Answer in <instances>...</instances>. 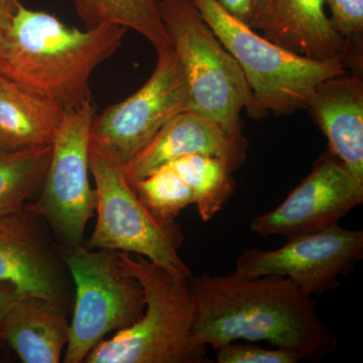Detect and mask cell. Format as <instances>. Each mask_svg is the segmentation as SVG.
<instances>
[{
	"label": "cell",
	"instance_id": "3957f363",
	"mask_svg": "<svg viewBox=\"0 0 363 363\" xmlns=\"http://www.w3.org/2000/svg\"><path fill=\"white\" fill-rule=\"evenodd\" d=\"M119 262L145 292L143 316L128 328L98 344L86 363H205L206 347L196 345L195 303L191 277L142 255L117 252Z\"/></svg>",
	"mask_w": 363,
	"mask_h": 363
},
{
	"label": "cell",
	"instance_id": "484cf974",
	"mask_svg": "<svg viewBox=\"0 0 363 363\" xmlns=\"http://www.w3.org/2000/svg\"><path fill=\"white\" fill-rule=\"evenodd\" d=\"M20 294L9 284L0 281V321L6 316Z\"/></svg>",
	"mask_w": 363,
	"mask_h": 363
},
{
	"label": "cell",
	"instance_id": "4316f807",
	"mask_svg": "<svg viewBox=\"0 0 363 363\" xmlns=\"http://www.w3.org/2000/svg\"><path fill=\"white\" fill-rule=\"evenodd\" d=\"M7 348H9V345H7L6 341L0 336V362H2V360L6 358ZM9 350H11V348H9Z\"/></svg>",
	"mask_w": 363,
	"mask_h": 363
},
{
	"label": "cell",
	"instance_id": "e0dca14e",
	"mask_svg": "<svg viewBox=\"0 0 363 363\" xmlns=\"http://www.w3.org/2000/svg\"><path fill=\"white\" fill-rule=\"evenodd\" d=\"M64 114L0 74V152L52 145Z\"/></svg>",
	"mask_w": 363,
	"mask_h": 363
},
{
	"label": "cell",
	"instance_id": "cb8c5ba5",
	"mask_svg": "<svg viewBox=\"0 0 363 363\" xmlns=\"http://www.w3.org/2000/svg\"><path fill=\"white\" fill-rule=\"evenodd\" d=\"M229 13L253 30H259L271 0H218Z\"/></svg>",
	"mask_w": 363,
	"mask_h": 363
},
{
	"label": "cell",
	"instance_id": "52a82bcc",
	"mask_svg": "<svg viewBox=\"0 0 363 363\" xmlns=\"http://www.w3.org/2000/svg\"><path fill=\"white\" fill-rule=\"evenodd\" d=\"M89 169L95 182L97 221L86 247L142 255L192 276L179 255L184 240L181 227L150 211L126 179L123 164L90 147Z\"/></svg>",
	"mask_w": 363,
	"mask_h": 363
},
{
	"label": "cell",
	"instance_id": "603a6c76",
	"mask_svg": "<svg viewBox=\"0 0 363 363\" xmlns=\"http://www.w3.org/2000/svg\"><path fill=\"white\" fill-rule=\"evenodd\" d=\"M301 357L293 351L266 350L255 344H225L217 350L218 363H297Z\"/></svg>",
	"mask_w": 363,
	"mask_h": 363
},
{
	"label": "cell",
	"instance_id": "5bb4252c",
	"mask_svg": "<svg viewBox=\"0 0 363 363\" xmlns=\"http://www.w3.org/2000/svg\"><path fill=\"white\" fill-rule=\"evenodd\" d=\"M328 140L329 150L363 183V80L347 73L325 79L307 108Z\"/></svg>",
	"mask_w": 363,
	"mask_h": 363
},
{
	"label": "cell",
	"instance_id": "7402d4cb",
	"mask_svg": "<svg viewBox=\"0 0 363 363\" xmlns=\"http://www.w3.org/2000/svg\"><path fill=\"white\" fill-rule=\"evenodd\" d=\"M329 20L346 45L345 67L351 73L363 70V0H325Z\"/></svg>",
	"mask_w": 363,
	"mask_h": 363
},
{
	"label": "cell",
	"instance_id": "9c48e42d",
	"mask_svg": "<svg viewBox=\"0 0 363 363\" xmlns=\"http://www.w3.org/2000/svg\"><path fill=\"white\" fill-rule=\"evenodd\" d=\"M149 80L123 101L95 114L90 147L125 166L177 114L190 111V91L173 49L157 52Z\"/></svg>",
	"mask_w": 363,
	"mask_h": 363
},
{
	"label": "cell",
	"instance_id": "30bf717a",
	"mask_svg": "<svg viewBox=\"0 0 363 363\" xmlns=\"http://www.w3.org/2000/svg\"><path fill=\"white\" fill-rule=\"evenodd\" d=\"M363 257V231L335 225L289 238L276 250L252 247L236 260L235 271L248 277H286L310 295L340 286L339 277L353 272Z\"/></svg>",
	"mask_w": 363,
	"mask_h": 363
},
{
	"label": "cell",
	"instance_id": "7c38bea8",
	"mask_svg": "<svg viewBox=\"0 0 363 363\" xmlns=\"http://www.w3.org/2000/svg\"><path fill=\"white\" fill-rule=\"evenodd\" d=\"M38 215L23 208L0 217V281L72 311L74 286L58 243Z\"/></svg>",
	"mask_w": 363,
	"mask_h": 363
},
{
	"label": "cell",
	"instance_id": "ffe728a7",
	"mask_svg": "<svg viewBox=\"0 0 363 363\" xmlns=\"http://www.w3.org/2000/svg\"><path fill=\"white\" fill-rule=\"evenodd\" d=\"M51 154L52 145L0 152V217L20 211L39 194Z\"/></svg>",
	"mask_w": 363,
	"mask_h": 363
},
{
	"label": "cell",
	"instance_id": "5b68a950",
	"mask_svg": "<svg viewBox=\"0 0 363 363\" xmlns=\"http://www.w3.org/2000/svg\"><path fill=\"white\" fill-rule=\"evenodd\" d=\"M157 9L187 80L190 111L242 133L250 90L238 62L191 0H157Z\"/></svg>",
	"mask_w": 363,
	"mask_h": 363
},
{
	"label": "cell",
	"instance_id": "9a60e30c",
	"mask_svg": "<svg viewBox=\"0 0 363 363\" xmlns=\"http://www.w3.org/2000/svg\"><path fill=\"white\" fill-rule=\"evenodd\" d=\"M259 30L298 56L317 62L340 61L345 66V42L331 25L325 0H271Z\"/></svg>",
	"mask_w": 363,
	"mask_h": 363
},
{
	"label": "cell",
	"instance_id": "d6986e66",
	"mask_svg": "<svg viewBox=\"0 0 363 363\" xmlns=\"http://www.w3.org/2000/svg\"><path fill=\"white\" fill-rule=\"evenodd\" d=\"M168 164L192 191L202 221L211 220L235 192L233 169L220 157L191 155Z\"/></svg>",
	"mask_w": 363,
	"mask_h": 363
},
{
	"label": "cell",
	"instance_id": "8fae6325",
	"mask_svg": "<svg viewBox=\"0 0 363 363\" xmlns=\"http://www.w3.org/2000/svg\"><path fill=\"white\" fill-rule=\"evenodd\" d=\"M362 202V182L328 150L278 207L252 219L250 228L264 238L281 235L289 240L338 224Z\"/></svg>",
	"mask_w": 363,
	"mask_h": 363
},
{
	"label": "cell",
	"instance_id": "ba28073f",
	"mask_svg": "<svg viewBox=\"0 0 363 363\" xmlns=\"http://www.w3.org/2000/svg\"><path fill=\"white\" fill-rule=\"evenodd\" d=\"M95 114L93 102L65 112L42 188L35 201L25 206L45 221L60 247L82 245L95 213L96 194L89 183L90 126Z\"/></svg>",
	"mask_w": 363,
	"mask_h": 363
},
{
	"label": "cell",
	"instance_id": "44dd1931",
	"mask_svg": "<svg viewBox=\"0 0 363 363\" xmlns=\"http://www.w3.org/2000/svg\"><path fill=\"white\" fill-rule=\"evenodd\" d=\"M136 194L155 216L162 221L175 222L182 210L194 204V196L169 164L133 184Z\"/></svg>",
	"mask_w": 363,
	"mask_h": 363
},
{
	"label": "cell",
	"instance_id": "7a4b0ae2",
	"mask_svg": "<svg viewBox=\"0 0 363 363\" xmlns=\"http://www.w3.org/2000/svg\"><path fill=\"white\" fill-rule=\"evenodd\" d=\"M126 32L113 25L81 30L21 6L0 39V74L64 112L75 111L92 102L91 76Z\"/></svg>",
	"mask_w": 363,
	"mask_h": 363
},
{
	"label": "cell",
	"instance_id": "4fadbf2b",
	"mask_svg": "<svg viewBox=\"0 0 363 363\" xmlns=\"http://www.w3.org/2000/svg\"><path fill=\"white\" fill-rule=\"evenodd\" d=\"M247 150V140L242 133H229L211 119L185 111L173 117L124 166V174L133 185L160 167L191 155L220 157L234 172L245 164Z\"/></svg>",
	"mask_w": 363,
	"mask_h": 363
},
{
	"label": "cell",
	"instance_id": "d4e9b609",
	"mask_svg": "<svg viewBox=\"0 0 363 363\" xmlns=\"http://www.w3.org/2000/svg\"><path fill=\"white\" fill-rule=\"evenodd\" d=\"M23 6L20 0H0V39L11 28L14 16Z\"/></svg>",
	"mask_w": 363,
	"mask_h": 363
},
{
	"label": "cell",
	"instance_id": "6da1fadb",
	"mask_svg": "<svg viewBox=\"0 0 363 363\" xmlns=\"http://www.w3.org/2000/svg\"><path fill=\"white\" fill-rule=\"evenodd\" d=\"M196 345L218 350L235 340L267 341L302 360H320L336 341L317 311L313 296L286 277H191Z\"/></svg>",
	"mask_w": 363,
	"mask_h": 363
},
{
	"label": "cell",
	"instance_id": "2e32d148",
	"mask_svg": "<svg viewBox=\"0 0 363 363\" xmlns=\"http://www.w3.org/2000/svg\"><path fill=\"white\" fill-rule=\"evenodd\" d=\"M68 310L39 296L20 295L0 321V336L25 363H58L70 332Z\"/></svg>",
	"mask_w": 363,
	"mask_h": 363
},
{
	"label": "cell",
	"instance_id": "277c9868",
	"mask_svg": "<svg viewBox=\"0 0 363 363\" xmlns=\"http://www.w3.org/2000/svg\"><path fill=\"white\" fill-rule=\"evenodd\" d=\"M191 2L242 71L250 90L245 111L252 118L306 109L320 82L350 72L340 61H312L286 51L238 20L218 0Z\"/></svg>",
	"mask_w": 363,
	"mask_h": 363
},
{
	"label": "cell",
	"instance_id": "8992f818",
	"mask_svg": "<svg viewBox=\"0 0 363 363\" xmlns=\"http://www.w3.org/2000/svg\"><path fill=\"white\" fill-rule=\"evenodd\" d=\"M74 286L65 363L84 362L88 354L111 332L135 324L145 311L140 281L124 269L117 252L86 245H58Z\"/></svg>",
	"mask_w": 363,
	"mask_h": 363
},
{
	"label": "cell",
	"instance_id": "ac0fdd59",
	"mask_svg": "<svg viewBox=\"0 0 363 363\" xmlns=\"http://www.w3.org/2000/svg\"><path fill=\"white\" fill-rule=\"evenodd\" d=\"M86 28L123 26L145 38L157 52L172 49L160 18L157 0H71Z\"/></svg>",
	"mask_w": 363,
	"mask_h": 363
}]
</instances>
